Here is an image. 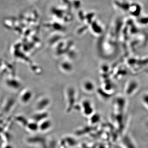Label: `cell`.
<instances>
[{
  "mask_svg": "<svg viewBox=\"0 0 148 148\" xmlns=\"http://www.w3.org/2000/svg\"><path fill=\"white\" fill-rule=\"evenodd\" d=\"M51 125V122L46 120V121L42 122L40 125H38L39 129L41 131H46L50 128Z\"/></svg>",
  "mask_w": 148,
  "mask_h": 148,
  "instance_id": "1",
  "label": "cell"
},
{
  "mask_svg": "<svg viewBox=\"0 0 148 148\" xmlns=\"http://www.w3.org/2000/svg\"><path fill=\"white\" fill-rule=\"evenodd\" d=\"M84 88L87 91H92L94 89V85L91 82L87 81L85 82L83 84Z\"/></svg>",
  "mask_w": 148,
  "mask_h": 148,
  "instance_id": "2",
  "label": "cell"
},
{
  "mask_svg": "<svg viewBox=\"0 0 148 148\" xmlns=\"http://www.w3.org/2000/svg\"><path fill=\"white\" fill-rule=\"evenodd\" d=\"M83 106H84V112L86 114H86H88V110H89V112H91V111L92 110V108L90 107V103H88V102H84V103L83 104Z\"/></svg>",
  "mask_w": 148,
  "mask_h": 148,
  "instance_id": "3",
  "label": "cell"
}]
</instances>
